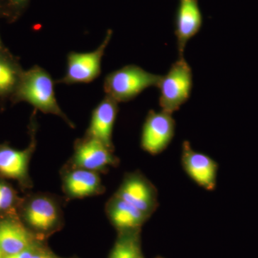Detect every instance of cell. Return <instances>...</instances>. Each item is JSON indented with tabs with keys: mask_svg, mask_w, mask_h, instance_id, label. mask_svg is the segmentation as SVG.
<instances>
[{
	"mask_svg": "<svg viewBox=\"0 0 258 258\" xmlns=\"http://www.w3.org/2000/svg\"><path fill=\"white\" fill-rule=\"evenodd\" d=\"M162 76L152 74L136 64H128L108 74L105 79L106 96L117 103L134 99L144 90L159 86Z\"/></svg>",
	"mask_w": 258,
	"mask_h": 258,
	"instance_id": "6da1fadb",
	"label": "cell"
},
{
	"mask_svg": "<svg viewBox=\"0 0 258 258\" xmlns=\"http://www.w3.org/2000/svg\"><path fill=\"white\" fill-rule=\"evenodd\" d=\"M192 86V70L184 56L179 57L158 86L161 110L171 114L177 111L189 100Z\"/></svg>",
	"mask_w": 258,
	"mask_h": 258,
	"instance_id": "7a4b0ae2",
	"label": "cell"
},
{
	"mask_svg": "<svg viewBox=\"0 0 258 258\" xmlns=\"http://www.w3.org/2000/svg\"><path fill=\"white\" fill-rule=\"evenodd\" d=\"M18 98L43 113L59 115L68 120L56 101L53 81L42 68L34 67L24 74L19 84Z\"/></svg>",
	"mask_w": 258,
	"mask_h": 258,
	"instance_id": "3957f363",
	"label": "cell"
},
{
	"mask_svg": "<svg viewBox=\"0 0 258 258\" xmlns=\"http://www.w3.org/2000/svg\"><path fill=\"white\" fill-rule=\"evenodd\" d=\"M173 114L151 110L142 128L141 146L151 155H158L169 147L175 134L176 123Z\"/></svg>",
	"mask_w": 258,
	"mask_h": 258,
	"instance_id": "277c9868",
	"label": "cell"
},
{
	"mask_svg": "<svg viewBox=\"0 0 258 258\" xmlns=\"http://www.w3.org/2000/svg\"><path fill=\"white\" fill-rule=\"evenodd\" d=\"M112 34V30H108L103 42L93 52L69 53L66 75L58 83L64 84L90 83L98 77L101 74L102 57L111 40Z\"/></svg>",
	"mask_w": 258,
	"mask_h": 258,
	"instance_id": "5b68a950",
	"label": "cell"
},
{
	"mask_svg": "<svg viewBox=\"0 0 258 258\" xmlns=\"http://www.w3.org/2000/svg\"><path fill=\"white\" fill-rule=\"evenodd\" d=\"M181 161L185 173L195 184L207 191L216 188L218 164L210 156L194 150L188 141L181 146Z\"/></svg>",
	"mask_w": 258,
	"mask_h": 258,
	"instance_id": "8992f818",
	"label": "cell"
},
{
	"mask_svg": "<svg viewBox=\"0 0 258 258\" xmlns=\"http://www.w3.org/2000/svg\"><path fill=\"white\" fill-rule=\"evenodd\" d=\"M115 195L139 209L149 217L156 211L159 205L155 186L138 172L132 173L125 176Z\"/></svg>",
	"mask_w": 258,
	"mask_h": 258,
	"instance_id": "52a82bcc",
	"label": "cell"
},
{
	"mask_svg": "<svg viewBox=\"0 0 258 258\" xmlns=\"http://www.w3.org/2000/svg\"><path fill=\"white\" fill-rule=\"evenodd\" d=\"M76 168L93 171H104L118 164L113 151L96 139L87 137L76 144L74 156Z\"/></svg>",
	"mask_w": 258,
	"mask_h": 258,
	"instance_id": "ba28073f",
	"label": "cell"
},
{
	"mask_svg": "<svg viewBox=\"0 0 258 258\" xmlns=\"http://www.w3.org/2000/svg\"><path fill=\"white\" fill-rule=\"evenodd\" d=\"M203 22L198 0H179L175 18V35L179 57L184 56L185 47L200 32Z\"/></svg>",
	"mask_w": 258,
	"mask_h": 258,
	"instance_id": "9c48e42d",
	"label": "cell"
},
{
	"mask_svg": "<svg viewBox=\"0 0 258 258\" xmlns=\"http://www.w3.org/2000/svg\"><path fill=\"white\" fill-rule=\"evenodd\" d=\"M118 103L106 96L93 111L88 130V137L99 141L112 151V133L118 114Z\"/></svg>",
	"mask_w": 258,
	"mask_h": 258,
	"instance_id": "30bf717a",
	"label": "cell"
},
{
	"mask_svg": "<svg viewBox=\"0 0 258 258\" xmlns=\"http://www.w3.org/2000/svg\"><path fill=\"white\" fill-rule=\"evenodd\" d=\"M112 224L120 232L140 229L149 217L115 195L107 207Z\"/></svg>",
	"mask_w": 258,
	"mask_h": 258,
	"instance_id": "8fae6325",
	"label": "cell"
},
{
	"mask_svg": "<svg viewBox=\"0 0 258 258\" xmlns=\"http://www.w3.org/2000/svg\"><path fill=\"white\" fill-rule=\"evenodd\" d=\"M64 186L68 195L74 198H83L102 192L100 176L96 171L76 168L64 177Z\"/></svg>",
	"mask_w": 258,
	"mask_h": 258,
	"instance_id": "7c38bea8",
	"label": "cell"
},
{
	"mask_svg": "<svg viewBox=\"0 0 258 258\" xmlns=\"http://www.w3.org/2000/svg\"><path fill=\"white\" fill-rule=\"evenodd\" d=\"M25 215L29 225L40 231L53 228L60 218L55 203L43 197L32 200L27 207Z\"/></svg>",
	"mask_w": 258,
	"mask_h": 258,
	"instance_id": "4fadbf2b",
	"label": "cell"
},
{
	"mask_svg": "<svg viewBox=\"0 0 258 258\" xmlns=\"http://www.w3.org/2000/svg\"><path fill=\"white\" fill-rule=\"evenodd\" d=\"M31 245L30 234L21 224L13 220L0 222V249L5 255L18 253Z\"/></svg>",
	"mask_w": 258,
	"mask_h": 258,
	"instance_id": "5bb4252c",
	"label": "cell"
},
{
	"mask_svg": "<svg viewBox=\"0 0 258 258\" xmlns=\"http://www.w3.org/2000/svg\"><path fill=\"white\" fill-rule=\"evenodd\" d=\"M30 154V149L19 151L8 147H0V174L19 181L27 180Z\"/></svg>",
	"mask_w": 258,
	"mask_h": 258,
	"instance_id": "9a60e30c",
	"label": "cell"
},
{
	"mask_svg": "<svg viewBox=\"0 0 258 258\" xmlns=\"http://www.w3.org/2000/svg\"><path fill=\"white\" fill-rule=\"evenodd\" d=\"M139 231H123L112 249L109 258H144L141 249Z\"/></svg>",
	"mask_w": 258,
	"mask_h": 258,
	"instance_id": "2e32d148",
	"label": "cell"
},
{
	"mask_svg": "<svg viewBox=\"0 0 258 258\" xmlns=\"http://www.w3.org/2000/svg\"><path fill=\"white\" fill-rule=\"evenodd\" d=\"M18 81V71L14 66L0 57V94L9 92Z\"/></svg>",
	"mask_w": 258,
	"mask_h": 258,
	"instance_id": "e0dca14e",
	"label": "cell"
},
{
	"mask_svg": "<svg viewBox=\"0 0 258 258\" xmlns=\"http://www.w3.org/2000/svg\"><path fill=\"white\" fill-rule=\"evenodd\" d=\"M14 191L9 185L0 183V211L11 208L15 203Z\"/></svg>",
	"mask_w": 258,
	"mask_h": 258,
	"instance_id": "ac0fdd59",
	"label": "cell"
},
{
	"mask_svg": "<svg viewBox=\"0 0 258 258\" xmlns=\"http://www.w3.org/2000/svg\"><path fill=\"white\" fill-rule=\"evenodd\" d=\"M35 251L36 250L34 248L33 246L31 245L28 248L24 249L23 251L18 253L5 255V258H32Z\"/></svg>",
	"mask_w": 258,
	"mask_h": 258,
	"instance_id": "d6986e66",
	"label": "cell"
},
{
	"mask_svg": "<svg viewBox=\"0 0 258 258\" xmlns=\"http://www.w3.org/2000/svg\"><path fill=\"white\" fill-rule=\"evenodd\" d=\"M32 258H54L50 254L44 253V252H38L35 251V253L32 255Z\"/></svg>",
	"mask_w": 258,
	"mask_h": 258,
	"instance_id": "ffe728a7",
	"label": "cell"
},
{
	"mask_svg": "<svg viewBox=\"0 0 258 258\" xmlns=\"http://www.w3.org/2000/svg\"><path fill=\"white\" fill-rule=\"evenodd\" d=\"M9 1L15 6L22 7L26 4L28 0H9Z\"/></svg>",
	"mask_w": 258,
	"mask_h": 258,
	"instance_id": "44dd1931",
	"label": "cell"
},
{
	"mask_svg": "<svg viewBox=\"0 0 258 258\" xmlns=\"http://www.w3.org/2000/svg\"><path fill=\"white\" fill-rule=\"evenodd\" d=\"M0 258H5V254L2 252L1 249H0Z\"/></svg>",
	"mask_w": 258,
	"mask_h": 258,
	"instance_id": "7402d4cb",
	"label": "cell"
}]
</instances>
